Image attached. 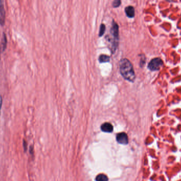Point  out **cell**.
Instances as JSON below:
<instances>
[{"label":"cell","instance_id":"5b68a950","mask_svg":"<svg viewBox=\"0 0 181 181\" xmlns=\"http://www.w3.org/2000/svg\"><path fill=\"white\" fill-rule=\"evenodd\" d=\"M5 11L4 9L3 2L0 1V25L3 26L5 23Z\"/></svg>","mask_w":181,"mask_h":181},{"label":"cell","instance_id":"277c9868","mask_svg":"<svg viewBox=\"0 0 181 181\" xmlns=\"http://www.w3.org/2000/svg\"><path fill=\"white\" fill-rule=\"evenodd\" d=\"M117 141L119 144H127L128 143V137L127 134L125 133H119L117 135Z\"/></svg>","mask_w":181,"mask_h":181},{"label":"cell","instance_id":"9c48e42d","mask_svg":"<svg viewBox=\"0 0 181 181\" xmlns=\"http://www.w3.org/2000/svg\"><path fill=\"white\" fill-rule=\"evenodd\" d=\"M96 181H108V178L104 174H99L96 177Z\"/></svg>","mask_w":181,"mask_h":181},{"label":"cell","instance_id":"3957f363","mask_svg":"<svg viewBox=\"0 0 181 181\" xmlns=\"http://www.w3.org/2000/svg\"><path fill=\"white\" fill-rule=\"evenodd\" d=\"M163 65V62L160 58L153 59L148 64V68L152 71H157L160 69Z\"/></svg>","mask_w":181,"mask_h":181},{"label":"cell","instance_id":"7a4b0ae2","mask_svg":"<svg viewBox=\"0 0 181 181\" xmlns=\"http://www.w3.org/2000/svg\"><path fill=\"white\" fill-rule=\"evenodd\" d=\"M111 34L113 38L111 40V52L114 53L119 44V27L116 23L113 21L112 25L111 28Z\"/></svg>","mask_w":181,"mask_h":181},{"label":"cell","instance_id":"8992f818","mask_svg":"<svg viewBox=\"0 0 181 181\" xmlns=\"http://www.w3.org/2000/svg\"><path fill=\"white\" fill-rule=\"evenodd\" d=\"M101 130L102 131L107 133H111L113 131V127L112 125L109 123H105L101 126Z\"/></svg>","mask_w":181,"mask_h":181},{"label":"cell","instance_id":"7c38bea8","mask_svg":"<svg viewBox=\"0 0 181 181\" xmlns=\"http://www.w3.org/2000/svg\"><path fill=\"white\" fill-rule=\"evenodd\" d=\"M121 3V1H120V0H116V1L113 2V6L114 8L119 7Z\"/></svg>","mask_w":181,"mask_h":181},{"label":"cell","instance_id":"6da1fadb","mask_svg":"<svg viewBox=\"0 0 181 181\" xmlns=\"http://www.w3.org/2000/svg\"><path fill=\"white\" fill-rule=\"evenodd\" d=\"M119 67L121 75L123 77L128 81L133 82L136 78L135 73L130 61L127 58L122 59L120 62Z\"/></svg>","mask_w":181,"mask_h":181},{"label":"cell","instance_id":"5bb4252c","mask_svg":"<svg viewBox=\"0 0 181 181\" xmlns=\"http://www.w3.org/2000/svg\"><path fill=\"white\" fill-rule=\"evenodd\" d=\"M2 98L1 96L0 95V112H1V107H2Z\"/></svg>","mask_w":181,"mask_h":181},{"label":"cell","instance_id":"52a82bcc","mask_svg":"<svg viewBox=\"0 0 181 181\" xmlns=\"http://www.w3.org/2000/svg\"><path fill=\"white\" fill-rule=\"evenodd\" d=\"M125 12L127 16L129 18H133L135 16V9L133 6H127L125 9Z\"/></svg>","mask_w":181,"mask_h":181},{"label":"cell","instance_id":"ba28073f","mask_svg":"<svg viewBox=\"0 0 181 181\" xmlns=\"http://www.w3.org/2000/svg\"><path fill=\"white\" fill-rule=\"evenodd\" d=\"M110 57L106 55H101L99 58L100 63L108 62L110 61Z\"/></svg>","mask_w":181,"mask_h":181},{"label":"cell","instance_id":"4fadbf2b","mask_svg":"<svg viewBox=\"0 0 181 181\" xmlns=\"http://www.w3.org/2000/svg\"><path fill=\"white\" fill-rule=\"evenodd\" d=\"M23 148H24L25 151H26L27 148V142L25 140H23Z\"/></svg>","mask_w":181,"mask_h":181},{"label":"cell","instance_id":"9a60e30c","mask_svg":"<svg viewBox=\"0 0 181 181\" xmlns=\"http://www.w3.org/2000/svg\"><path fill=\"white\" fill-rule=\"evenodd\" d=\"M0 59H1V57H0Z\"/></svg>","mask_w":181,"mask_h":181},{"label":"cell","instance_id":"8fae6325","mask_svg":"<svg viewBox=\"0 0 181 181\" xmlns=\"http://www.w3.org/2000/svg\"><path fill=\"white\" fill-rule=\"evenodd\" d=\"M106 31V26L104 24H102L100 28V32H99V36H102Z\"/></svg>","mask_w":181,"mask_h":181},{"label":"cell","instance_id":"30bf717a","mask_svg":"<svg viewBox=\"0 0 181 181\" xmlns=\"http://www.w3.org/2000/svg\"><path fill=\"white\" fill-rule=\"evenodd\" d=\"M2 50H4L5 48H6V44H7V40H6V35L5 33H3V37L2 40Z\"/></svg>","mask_w":181,"mask_h":181}]
</instances>
